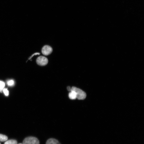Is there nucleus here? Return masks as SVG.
I'll use <instances>...</instances> for the list:
<instances>
[{
    "label": "nucleus",
    "instance_id": "obj_1",
    "mask_svg": "<svg viewBox=\"0 0 144 144\" xmlns=\"http://www.w3.org/2000/svg\"><path fill=\"white\" fill-rule=\"evenodd\" d=\"M74 91L76 93L77 98L79 100H84L86 97V93L82 90L75 87L71 88V90Z\"/></svg>",
    "mask_w": 144,
    "mask_h": 144
},
{
    "label": "nucleus",
    "instance_id": "obj_2",
    "mask_svg": "<svg viewBox=\"0 0 144 144\" xmlns=\"http://www.w3.org/2000/svg\"><path fill=\"white\" fill-rule=\"evenodd\" d=\"M23 144H39L38 139L37 138L30 137L25 138L23 142Z\"/></svg>",
    "mask_w": 144,
    "mask_h": 144
},
{
    "label": "nucleus",
    "instance_id": "obj_3",
    "mask_svg": "<svg viewBox=\"0 0 144 144\" xmlns=\"http://www.w3.org/2000/svg\"><path fill=\"white\" fill-rule=\"evenodd\" d=\"M48 59L46 57L40 56L39 57L37 60V64L41 66H44L47 65L48 63Z\"/></svg>",
    "mask_w": 144,
    "mask_h": 144
},
{
    "label": "nucleus",
    "instance_id": "obj_4",
    "mask_svg": "<svg viewBox=\"0 0 144 144\" xmlns=\"http://www.w3.org/2000/svg\"><path fill=\"white\" fill-rule=\"evenodd\" d=\"M52 48L48 45L44 46L42 49V52L43 54L45 56L50 55L52 53Z\"/></svg>",
    "mask_w": 144,
    "mask_h": 144
},
{
    "label": "nucleus",
    "instance_id": "obj_5",
    "mask_svg": "<svg viewBox=\"0 0 144 144\" xmlns=\"http://www.w3.org/2000/svg\"><path fill=\"white\" fill-rule=\"evenodd\" d=\"M46 144H61L57 140L54 138H50L47 141Z\"/></svg>",
    "mask_w": 144,
    "mask_h": 144
},
{
    "label": "nucleus",
    "instance_id": "obj_6",
    "mask_svg": "<svg viewBox=\"0 0 144 144\" xmlns=\"http://www.w3.org/2000/svg\"><path fill=\"white\" fill-rule=\"evenodd\" d=\"M69 98L71 100H75L77 98V96L75 92L71 90L69 94Z\"/></svg>",
    "mask_w": 144,
    "mask_h": 144
},
{
    "label": "nucleus",
    "instance_id": "obj_7",
    "mask_svg": "<svg viewBox=\"0 0 144 144\" xmlns=\"http://www.w3.org/2000/svg\"><path fill=\"white\" fill-rule=\"evenodd\" d=\"M8 139V137L7 136L0 134V141L1 142L5 141L7 140Z\"/></svg>",
    "mask_w": 144,
    "mask_h": 144
},
{
    "label": "nucleus",
    "instance_id": "obj_8",
    "mask_svg": "<svg viewBox=\"0 0 144 144\" xmlns=\"http://www.w3.org/2000/svg\"><path fill=\"white\" fill-rule=\"evenodd\" d=\"M4 144H17V141L14 140H11L6 141Z\"/></svg>",
    "mask_w": 144,
    "mask_h": 144
},
{
    "label": "nucleus",
    "instance_id": "obj_9",
    "mask_svg": "<svg viewBox=\"0 0 144 144\" xmlns=\"http://www.w3.org/2000/svg\"><path fill=\"white\" fill-rule=\"evenodd\" d=\"M5 85V83L3 81H0V92L3 91Z\"/></svg>",
    "mask_w": 144,
    "mask_h": 144
},
{
    "label": "nucleus",
    "instance_id": "obj_10",
    "mask_svg": "<svg viewBox=\"0 0 144 144\" xmlns=\"http://www.w3.org/2000/svg\"><path fill=\"white\" fill-rule=\"evenodd\" d=\"M8 85L10 86H13L14 84V81L12 80H9L7 82Z\"/></svg>",
    "mask_w": 144,
    "mask_h": 144
},
{
    "label": "nucleus",
    "instance_id": "obj_11",
    "mask_svg": "<svg viewBox=\"0 0 144 144\" xmlns=\"http://www.w3.org/2000/svg\"><path fill=\"white\" fill-rule=\"evenodd\" d=\"M3 91L6 96H8V95L9 92L7 89L4 88L3 90Z\"/></svg>",
    "mask_w": 144,
    "mask_h": 144
},
{
    "label": "nucleus",
    "instance_id": "obj_12",
    "mask_svg": "<svg viewBox=\"0 0 144 144\" xmlns=\"http://www.w3.org/2000/svg\"><path fill=\"white\" fill-rule=\"evenodd\" d=\"M71 88L70 86H68L67 87V89L68 90L69 92H70L71 90Z\"/></svg>",
    "mask_w": 144,
    "mask_h": 144
},
{
    "label": "nucleus",
    "instance_id": "obj_13",
    "mask_svg": "<svg viewBox=\"0 0 144 144\" xmlns=\"http://www.w3.org/2000/svg\"><path fill=\"white\" fill-rule=\"evenodd\" d=\"M23 144L20 143V144Z\"/></svg>",
    "mask_w": 144,
    "mask_h": 144
},
{
    "label": "nucleus",
    "instance_id": "obj_14",
    "mask_svg": "<svg viewBox=\"0 0 144 144\" xmlns=\"http://www.w3.org/2000/svg\"><path fill=\"white\" fill-rule=\"evenodd\" d=\"M0 144H1V143H0Z\"/></svg>",
    "mask_w": 144,
    "mask_h": 144
}]
</instances>
